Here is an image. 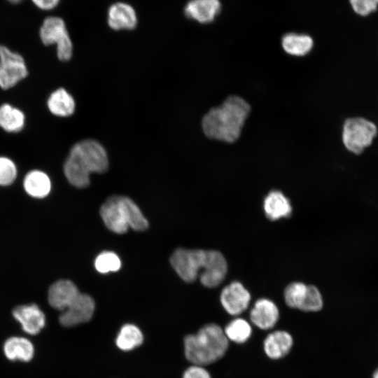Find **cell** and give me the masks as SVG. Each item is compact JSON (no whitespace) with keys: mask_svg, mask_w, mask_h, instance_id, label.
Segmentation results:
<instances>
[{"mask_svg":"<svg viewBox=\"0 0 378 378\" xmlns=\"http://www.w3.org/2000/svg\"><path fill=\"white\" fill-rule=\"evenodd\" d=\"M251 107L241 97L230 96L223 104L213 108L202 118L205 135L212 139L234 142L240 136Z\"/></svg>","mask_w":378,"mask_h":378,"instance_id":"cell-1","label":"cell"},{"mask_svg":"<svg viewBox=\"0 0 378 378\" xmlns=\"http://www.w3.org/2000/svg\"><path fill=\"white\" fill-rule=\"evenodd\" d=\"M108 167L104 148L95 140L85 139L71 147L64 164V173L72 186L83 188L89 186L91 173H103Z\"/></svg>","mask_w":378,"mask_h":378,"instance_id":"cell-2","label":"cell"},{"mask_svg":"<svg viewBox=\"0 0 378 378\" xmlns=\"http://www.w3.org/2000/svg\"><path fill=\"white\" fill-rule=\"evenodd\" d=\"M228 349V340L218 325L209 323L184 338V353L193 365H205L220 360Z\"/></svg>","mask_w":378,"mask_h":378,"instance_id":"cell-3","label":"cell"},{"mask_svg":"<svg viewBox=\"0 0 378 378\" xmlns=\"http://www.w3.org/2000/svg\"><path fill=\"white\" fill-rule=\"evenodd\" d=\"M100 215L105 225L118 234L126 232L128 227L142 231L148 227L138 206L125 196L114 195L108 198L100 208Z\"/></svg>","mask_w":378,"mask_h":378,"instance_id":"cell-4","label":"cell"},{"mask_svg":"<svg viewBox=\"0 0 378 378\" xmlns=\"http://www.w3.org/2000/svg\"><path fill=\"white\" fill-rule=\"evenodd\" d=\"M39 36L45 46L57 45V55L59 60L71 59L73 45L62 18L57 16L46 18L39 29Z\"/></svg>","mask_w":378,"mask_h":378,"instance_id":"cell-5","label":"cell"},{"mask_svg":"<svg viewBox=\"0 0 378 378\" xmlns=\"http://www.w3.org/2000/svg\"><path fill=\"white\" fill-rule=\"evenodd\" d=\"M377 134L374 123L363 118H351L344 122L342 141L351 152L359 155L369 146Z\"/></svg>","mask_w":378,"mask_h":378,"instance_id":"cell-6","label":"cell"},{"mask_svg":"<svg viewBox=\"0 0 378 378\" xmlns=\"http://www.w3.org/2000/svg\"><path fill=\"white\" fill-rule=\"evenodd\" d=\"M208 250L176 249L170 257V263L177 274L186 282L196 280L199 271L204 269Z\"/></svg>","mask_w":378,"mask_h":378,"instance_id":"cell-7","label":"cell"},{"mask_svg":"<svg viewBox=\"0 0 378 378\" xmlns=\"http://www.w3.org/2000/svg\"><path fill=\"white\" fill-rule=\"evenodd\" d=\"M28 70L23 57L0 45V87L8 90L25 78Z\"/></svg>","mask_w":378,"mask_h":378,"instance_id":"cell-8","label":"cell"},{"mask_svg":"<svg viewBox=\"0 0 378 378\" xmlns=\"http://www.w3.org/2000/svg\"><path fill=\"white\" fill-rule=\"evenodd\" d=\"M95 304L88 295L79 293L75 300L59 315L63 326L71 327L89 321L94 314Z\"/></svg>","mask_w":378,"mask_h":378,"instance_id":"cell-9","label":"cell"},{"mask_svg":"<svg viewBox=\"0 0 378 378\" xmlns=\"http://www.w3.org/2000/svg\"><path fill=\"white\" fill-rule=\"evenodd\" d=\"M251 298L248 290L239 281H232L226 286L220 296L223 307L232 316L244 312L248 308Z\"/></svg>","mask_w":378,"mask_h":378,"instance_id":"cell-10","label":"cell"},{"mask_svg":"<svg viewBox=\"0 0 378 378\" xmlns=\"http://www.w3.org/2000/svg\"><path fill=\"white\" fill-rule=\"evenodd\" d=\"M227 264L223 255L215 250H208L206 266L200 275L202 284L207 288L218 286L225 279Z\"/></svg>","mask_w":378,"mask_h":378,"instance_id":"cell-11","label":"cell"},{"mask_svg":"<svg viewBox=\"0 0 378 378\" xmlns=\"http://www.w3.org/2000/svg\"><path fill=\"white\" fill-rule=\"evenodd\" d=\"M12 314L20 323L22 330L29 335L39 333L45 326V314L35 304L18 306Z\"/></svg>","mask_w":378,"mask_h":378,"instance_id":"cell-12","label":"cell"},{"mask_svg":"<svg viewBox=\"0 0 378 378\" xmlns=\"http://www.w3.org/2000/svg\"><path fill=\"white\" fill-rule=\"evenodd\" d=\"M249 316L251 321L256 327L261 330H269L277 323L279 310L271 300L260 298L254 303Z\"/></svg>","mask_w":378,"mask_h":378,"instance_id":"cell-13","label":"cell"},{"mask_svg":"<svg viewBox=\"0 0 378 378\" xmlns=\"http://www.w3.org/2000/svg\"><path fill=\"white\" fill-rule=\"evenodd\" d=\"M76 285L69 280H59L49 288L48 300L50 305L55 309L64 311L78 295Z\"/></svg>","mask_w":378,"mask_h":378,"instance_id":"cell-14","label":"cell"},{"mask_svg":"<svg viewBox=\"0 0 378 378\" xmlns=\"http://www.w3.org/2000/svg\"><path fill=\"white\" fill-rule=\"evenodd\" d=\"M293 344V339L289 332L285 330H276L265 337L263 349L268 358L278 360L290 352Z\"/></svg>","mask_w":378,"mask_h":378,"instance_id":"cell-15","label":"cell"},{"mask_svg":"<svg viewBox=\"0 0 378 378\" xmlns=\"http://www.w3.org/2000/svg\"><path fill=\"white\" fill-rule=\"evenodd\" d=\"M263 209L266 217L272 221L288 218L292 214L290 200L279 190H272L265 197Z\"/></svg>","mask_w":378,"mask_h":378,"instance_id":"cell-16","label":"cell"},{"mask_svg":"<svg viewBox=\"0 0 378 378\" xmlns=\"http://www.w3.org/2000/svg\"><path fill=\"white\" fill-rule=\"evenodd\" d=\"M220 10L219 0H190L185 6L186 15L200 23L214 20Z\"/></svg>","mask_w":378,"mask_h":378,"instance_id":"cell-17","label":"cell"},{"mask_svg":"<svg viewBox=\"0 0 378 378\" xmlns=\"http://www.w3.org/2000/svg\"><path fill=\"white\" fill-rule=\"evenodd\" d=\"M137 22L134 8L125 3L113 4L108 12V24L114 30L132 29Z\"/></svg>","mask_w":378,"mask_h":378,"instance_id":"cell-18","label":"cell"},{"mask_svg":"<svg viewBox=\"0 0 378 378\" xmlns=\"http://www.w3.org/2000/svg\"><path fill=\"white\" fill-rule=\"evenodd\" d=\"M4 352L10 360L28 362L34 354L33 344L27 338L11 337L6 340L4 344Z\"/></svg>","mask_w":378,"mask_h":378,"instance_id":"cell-19","label":"cell"},{"mask_svg":"<svg viewBox=\"0 0 378 378\" xmlns=\"http://www.w3.org/2000/svg\"><path fill=\"white\" fill-rule=\"evenodd\" d=\"M47 105L53 115L60 117L71 115L75 110L73 97L64 88L52 92L48 99Z\"/></svg>","mask_w":378,"mask_h":378,"instance_id":"cell-20","label":"cell"},{"mask_svg":"<svg viewBox=\"0 0 378 378\" xmlns=\"http://www.w3.org/2000/svg\"><path fill=\"white\" fill-rule=\"evenodd\" d=\"M24 188L31 197L43 198L50 191L51 182L48 176L43 172L32 170L24 177Z\"/></svg>","mask_w":378,"mask_h":378,"instance_id":"cell-21","label":"cell"},{"mask_svg":"<svg viewBox=\"0 0 378 378\" xmlns=\"http://www.w3.org/2000/svg\"><path fill=\"white\" fill-rule=\"evenodd\" d=\"M25 116L20 109L9 104L0 106V127L8 132H19L24 125Z\"/></svg>","mask_w":378,"mask_h":378,"instance_id":"cell-22","label":"cell"},{"mask_svg":"<svg viewBox=\"0 0 378 378\" xmlns=\"http://www.w3.org/2000/svg\"><path fill=\"white\" fill-rule=\"evenodd\" d=\"M284 50L295 56H303L307 54L313 47V39L307 34L288 33L281 40Z\"/></svg>","mask_w":378,"mask_h":378,"instance_id":"cell-23","label":"cell"},{"mask_svg":"<svg viewBox=\"0 0 378 378\" xmlns=\"http://www.w3.org/2000/svg\"><path fill=\"white\" fill-rule=\"evenodd\" d=\"M144 341L141 330L133 324H125L119 330L115 344L120 350L129 351L139 346Z\"/></svg>","mask_w":378,"mask_h":378,"instance_id":"cell-24","label":"cell"},{"mask_svg":"<svg viewBox=\"0 0 378 378\" xmlns=\"http://www.w3.org/2000/svg\"><path fill=\"white\" fill-rule=\"evenodd\" d=\"M223 330L227 340L237 344L246 342L252 334L251 326L241 318H236L230 321Z\"/></svg>","mask_w":378,"mask_h":378,"instance_id":"cell-25","label":"cell"},{"mask_svg":"<svg viewBox=\"0 0 378 378\" xmlns=\"http://www.w3.org/2000/svg\"><path fill=\"white\" fill-rule=\"evenodd\" d=\"M307 285L302 282H293L284 290L286 304L290 308L302 310L306 300Z\"/></svg>","mask_w":378,"mask_h":378,"instance_id":"cell-26","label":"cell"},{"mask_svg":"<svg viewBox=\"0 0 378 378\" xmlns=\"http://www.w3.org/2000/svg\"><path fill=\"white\" fill-rule=\"evenodd\" d=\"M121 262L118 256L109 251L100 253L94 261L96 270L101 273L118 271Z\"/></svg>","mask_w":378,"mask_h":378,"instance_id":"cell-27","label":"cell"},{"mask_svg":"<svg viewBox=\"0 0 378 378\" xmlns=\"http://www.w3.org/2000/svg\"><path fill=\"white\" fill-rule=\"evenodd\" d=\"M323 298L319 290L313 285H307V298L301 311L318 312L323 307Z\"/></svg>","mask_w":378,"mask_h":378,"instance_id":"cell-28","label":"cell"},{"mask_svg":"<svg viewBox=\"0 0 378 378\" xmlns=\"http://www.w3.org/2000/svg\"><path fill=\"white\" fill-rule=\"evenodd\" d=\"M17 176V167L12 160L0 157V186L10 185Z\"/></svg>","mask_w":378,"mask_h":378,"instance_id":"cell-29","label":"cell"},{"mask_svg":"<svg viewBox=\"0 0 378 378\" xmlns=\"http://www.w3.org/2000/svg\"><path fill=\"white\" fill-rule=\"evenodd\" d=\"M353 10L361 16H365L376 10L378 0H349Z\"/></svg>","mask_w":378,"mask_h":378,"instance_id":"cell-30","label":"cell"},{"mask_svg":"<svg viewBox=\"0 0 378 378\" xmlns=\"http://www.w3.org/2000/svg\"><path fill=\"white\" fill-rule=\"evenodd\" d=\"M183 378H211L209 372L202 365H192L183 374Z\"/></svg>","mask_w":378,"mask_h":378,"instance_id":"cell-31","label":"cell"},{"mask_svg":"<svg viewBox=\"0 0 378 378\" xmlns=\"http://www.w3.org/2000/svg\"><path fill=\"white\" fill-rule=\"evenodd\" d=\"M32 3L39 9L43 10H50L55 8L60 0H31Z\"/></svg>","mask_w":378,"mask_h":378,"instance_id":"cell-32","label":"cell"},{"mask_svg":"<svg viewBox=\"0 0 378 378\" xmlns=\"http://www.w3.org/2000/svg\"><path fill=\"white\" fill-rule=\"evenodd\" d=\"M6 1H8V2L11 4H17L21 3L23 0H6Z\"/></svg>","mask_w":378,"mask_h":378,"instance_id":"cell-33","label":"cell"},{"mask_svg":"<svg viewBox=\"0 0 378 378\" xmlns=\"http://www.w3.org/2000/svg\"><path fill=\"white\" fill-rule=\"evenodd\" d=\"M372 378H378V368L374 371Z\"/></svg>","mask_w":378,"mask_h":378,"instance_id":"cell-34","label":"cell"}]
</instances>
